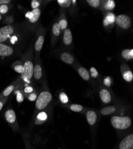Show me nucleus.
Segmentation results:
<instances>
[{"mask_svg": "<svg viewBox=\"0 0 133 149\" xmlns=\"http://www.w3.org/2000/svg\"><path fill=\"white\" fill-rule=\"evenodd\" d=\"M111 121L113 127L117 130H126L131 125V119L128 116H114Z\"/></svg>", "mask_w": 133, "mask_h": 149, "instance_id": "nucleus-1", "label": "nucleus"}, {"mask_svg": "<svg viewBox=\"0 0 133 149\" xmlns=\"http://www.w3.org/2000/svg\"><path fill=\"white\" fill-rule=\"evenodd\" d=\"M52 100V95L48 91L41 92L36 100L35 107L38 110L44 109Z\"/></svg>", "mask_w": 133, "mask_h": 149, "instance_id": "nucleus-2", "label": "nucleus"}, {"mask_svg": "<svg viewBox=\"0 0 133 149\" xmlns=\"http://www.w3.org/2000/svg\"><path fill=\"white\" fill-rule=\"evenodd\" d=\"M23 65V72L21 74V78L25 82H29L32 79L33 74V64L31 60H26Z\"/></svg>", "mask_w": 133, "mask_h": 149, "instance_id": "nucleus-3", "label": "nucleus"}, {"mask_svg": "<svg viewBox=\"0 0 133 149\" xmlns=\"http://www.w3.org/2000/svg\"><path fill=\"white\" fill-rule=\"evenodd\" d=\"M116 23L118 25L124 29H128L131 25L130 17L125 15H120L115 17Z\"/></svg>", "mask_w": 133, "mask_h": 149, "instance_id": "nucleus-4", "label": "nucleus"}, {"mask_svg": "<svg viewBox=\"0 0 133 149\" xmlns=\"http://www.w3.org/2000/svg\"><path fill=\"white\" fill-rule=\"evenodd\" d=\"M13 32L14 28L11 24H7L0 28V43L6 41L8 38H10V36Z\"/></svg>", "mask_w": 133, "mask_h": 149, "instance_id": "nucleus-5", "label": "nucleus"}, {"mask_svg": "<svg viewBox=\"0 0 133 149\" xmlns=\"http://www.w3.org/2000/svg\"><path fill=\"white\" fill-rule=\"evenodd\" d=\"M4 116L6 120L12 128L14 130H16L17 128V123L15 111L13 109H8L6 111Z\"/></svg>", "mask_w": 133, "mask_h": 149, "instance_id": "nucleus-6", "label": "nucleus"}, {"mask_svg": "<svg viewBox=\"0 0 133 149\" xmlns=\"http://www.w3.org/2000/svg\"><path fill=\"white\" fill-rule=\"evenodd\" d=\"M133 147V134L126 136L119 144V149H131Z\"/></svg>", "mask_w": 133, "mask_h": 149, "instance_id": "nucleus-7", "label": "nucleus"}, {"mask_svg": "<svg viewBox=\"0 0 133 149\" xmlns=\"http://www.w3.org/2000/svg\"><path fill=\"white\" fill-rule=\"evenodd\" d=\"M41 15V10L38 8L33 9L31 11H28L26 14V17L28 19L31 23H35L37 22Z\"/></svg>", "mask_w": 133, "mask_h": 149, "instance_id": "nucleus-8", "label": "nucleus"}, {"mask_svg": "<svg viewBox=\"0 0 133 149\" xmlns=\"http://www.w3.org/2000/svg\"><path fill=\"white\" fill-rule=\"evenodd\" d=\"M14 53L13 48L4 44L0 43V57H8L11 56Z\"/></svg>", "mask_w": 133, "mask_h": 149, "instance_id": "nucleus-9", "label": "nucleus"}, {"mask_svg": "<svg viewBox=\"0 0 133 149\" xmlns=\"http://www.w3.org/2000/svg\"><path fill=\"white\" fill-rule=\"evenodd\" d=\"M100 97L104 103L107 104L111 101V95L109 91L106 89H102L100 91Z\"/></svg>", "mask_w": 133, "mask_h": 149, "instance_id": "nucleus-10", "label": "nucleus"}, {"mask_svg": "<svg viewBox=\"0 0 133 149\" xmlns=\"http://www.w3.org/2000/svg\"><path fill=\"white\" fill-rule=\"evenodd\" d=\"M86 117L88 123L91 126L94 125L96 123L97 119V116L96 113L93 110H90L87 111V113L86 114Z\"/></svg>", "mask_w": 133, "mask_h": 149, "instance_id": "nucleus-11", "label": "nucleus"}, {"mask_svg": "<svg viewBox=\"0 0 133 149\" xmlns=\"http://www.w3.org/2000/svg\"><path fill=\"white\" fill-rule=\"evenodd\" d=\"M60 58L68 65H72L74 61V56L68 52L63 53L60 56Z\"/></svg>", "mask_w": 133, "mask_h": 149, "instance_id": "nucleus-12", "label": "nucleus"}, {"mask_svg": "<svg viewBox=\"0 0 133 149\" xmlns=\"http://www.w3.org/2000/svg\"><path fill=\"white\" fill-rule=\"evenodd\" d=\"M72 34L71 32V31L69 29H65L64 32V36H63V42L65 45H69L71 44L72 42Z\"/></svg>", "mask_w": 133, "mask_h": 149, "instance_id": "nucleus-13", "label": "nucleus"}, {"mask_svg": "<svg viewBox=\"0 0 133 149\" xmlns=\"http://www.w3.org/2000/svg\"><path fill=\"white\" fill-rule=\"evenodd\" d=\"M48 116L47 113L45 111H41L40 112L36 118V119L35 120V125H40V124H42L44 122H45V120L47 119Z\"/></svg>", "mask_w": 133, "mask_h": 149, "instance_id": "nucleus-14", "label": "nucleus"}, {"mask_svg": "<svg viewBox=\"0 0 133 149\" xmlns=\"http://www.w3.org/2000/svg\"><path fill=\"white\" fill-rule=\"evenodd\" d=\"M15 88H16V84H11L8 86H7V87L1 93V94H0V99L7 97L8 95L11 94L12 92L15 90Z\"/></svg>", "mask_w": 133, "mask_h": 149, "instance_id": "nucleus-15", "label": "nucleus"}, {"mask_svg": "<svg viewBox=\"0 0 133 149\" xmlns=\"http://www.w3.org/2000/svg\"><path fill=\"white\" fill-rule=\"evenodd\" d=\"M33 76L35 79L40 80L42 76V70L40 65L36 64L33 68Z\"/></svg>", "mask_w": 133, "mask_h": 149, "instance_id": "nucleus-16", "label": "nucleus"}, {"mask_svg": "<svg viewBox=\"0 0 133 149\" xmlns=\"http://www.w3.org/2000/svg\"><path fill=\"white\" fill-rule=\"evenodd\" d=\"M44 42V36L41 35L38 37L37 41L35 42V47H34L35 50L37 52H40L43 47Z\"/></svg>", "mask_w": 133, "mask_h": 149, "instance_id": "nucleus-17", "label": "nucleus"}, {"mask_svg": "<svg viewBox=\"0 0 133 149\" xmlns=\"http://www.w3.org/2000/svg\"><path fill=\"white\" fill-rule=\"evenodd\" d=\"M115 21V16L114 13H109L104 19L103 20V24L104 26H107L109 24L114 23Z\"/></svg>", "mask_w": 133, "mask_h": 149, "instance_id": "nucleus-18", "label": "nucleus"}, {"mask_svg": "<svg viewBox=\"0 0 133 149\" xmlns=\"http://www.w3.org/2000/svg\"><path fill=\"white\" fill-rule=\"evenodd\" d=\"M78 73L81 77L85 81H88L90 79V74L87 70L83 67L80 68L78 69Z\"/></svg>", "mask_w": 133, "mask_h": 149, "instance_id": "nucleus-19", "label": "nucleus"}, {"mask_svg": "<svg viewBox=\"0 0 133 149\" xmlns=\"http://www.w3.org/2000/svg\"><path fill=\"white\" fill-rule=\"evenodd\" d=\"M115 111H116V107L115 106H107V107H104L103 109H102L101 113L103 115L106 116V115H109L114 113Z\"/></svg>", "mask_w": 133, "mask_h": 149, "instance_id": "nucleus-20", "label": "nucleus"}, {"mask_svg": "<svg viewBox=\"0 0 133 149\" xmlns=\"http://www.w3.org/2000/svg\"><path fill=\"white\" fill-rule=\"evenodd\" d=\"M122 56L124 58L127 60H131L133 58V49H125L122 52Z\"/></svg>", "mask_w": 133, "mask_h": 149, "instance_id": "nucleus-21", "label": "nucleus"}, {"mask_svg": "<svg viewBox=\"0 0 133 149\" xmlns=\"http://www.w3.org/2000/svg\"><path fill=\"white\" fill-rule=\"evenodd\" d=\"M13 68L15 71H16L17 73H20V74L23 72V65L21 61H16L15 63H13Z\"/></svg>", "mask_w": 133, "mask_h": 149, "instance_id": "nucleus-22", "label": "nucleus"}, {"mask_svg": "<svg viewBox=\"0 0 133 149\" xmlns=\"http://www.w3.org/2000/svg\"><path fill=\"white\" fill-rule=\"evenodd\" d=\"M123 78L127 82H131L133 79V74L131 70H127L123 73Z\"/></svg>", "mask_w": 133, "mask_h": 149, "instance_id": "nucleus-23", "label": "nucleus"}, {"mask_svg": "<svg viewBox=\"0 0 133 149\" xmlns=\"http://www.w3.org/2000/svg\"><path fill=\"white\" fill-rule=\"evenodd\" d=\"M115 7V3L113 0H108L104 4V8L107 10H112Z\"/></svg>", "mask_w": 133, "mask_h": 149, "instance_id": "nucleus-24", "label": "nucleus"}, {"mask_svg": "<svg viewBox=\"0 0 133 149\" xmlns=\"http://www.w3.org/2000/svg\"><path fill=\"white\" fill-rule=\"evenodd\" d=\"M57 3L62 7L68 8L71 5L72 1L70 0H58Z\"/></svg>", "mask_w": 133, "mask_h": 149, "instance_id": "nucleus-25", "label": "nucleus"}, {"mask_svg": "<svg viewBox=\"0 0 133 149\" xmlns=\"http://www.w3.org/2000/svg\"><path fill=\"white\" fill-rule=\"evenodd\" d=\"M70 109L74 112H80L83 110V107L80 104H74L70 106Z\"/></svg>", "mask_w": 133, "mask_h": 149, "instance_id": "nucleus-26", "label": "nucleus"}, {"mask_svg": "<svg viewBox=\"0 0 133 149\" xmlns=\"http://www.w3.org/2000/svg\"><path fill=\"white\" fill-rule=\"evenodd\" d=\"M60 26L58 25V23H56L53 26V29H52V32L55 35V36H58L60 35Z\"/></svg>", "mask_w": 133, "mask_h": 149, "instance_id": "nucleus-27", "label": "nucleus"}, {"mask_svg": "<svg viewBox=\"0 0 133 149\" xmlns=\"http://www.w3.org/2000/svg\"><path fill=\"white\" fill-rule=\"evenodd\" d=\"M87 2L94 8L98 7L100 4V1L99 0H87Z\"/></svg>", "mask_w": 133, "mask_h": 149, "instance_id": "nucleus-28", "label": "nucleus"}, {"mask_svg": "<svg viewBox=\"0 0 133 149\" xmlns=\"http://www.w3.org/2000/svg\"><path fill=\"white\" fill-rule=\"evenodd\" d=\"M59 97H60V101H61V102L62 103L66 104V103H68L69 98H68L67 95L65 93H60V94L59 95Z\"/></svg>", "mask_w": 133, "mask_h": 149, "instance_id": "nucleus-29", "label": "nucleus"}, {"mask_svg": "<svg viewBox=\"0 0 133 149\" xmlns=\"http://www.w3.org/2000/svg\"><path fill=\"white\" fill-rule=\"evenodd\" d=\"M24 94L22 91H17L16 94V100L18 103H20L24 100Z\"/></svg>", "mask_w": 133, "mask_h": 149, "instance_id": "nucleus-30", "label": "nucleus"}, {"mask_svg": "<svg viewBox=\"0 0 133 149\" xmlns=\"http://www.w3.org/2000/svg\"><path fill=\"white\" fill-rule=\"evenodd\" d=\"M8 11V6L7 4H2L0 6V15H4Z\"/></svg>", "mask_w": 133, "mask_h": 149, "instance_id": "nucleus-31", "label": "nucleus"}, {"mask_svg": "<svg viewBox=\"0 0 133 149\" xmlns=\"http://www.w3.org/2000/svg\"><path fill=\"white\" fill-rule=\"evenodd\" d=\"M58 25L60 26V29H62V30L66 29V28L68 26V22L65 19L61 20L58 23Z\"/></svg>", "mask_w": 133, "mask_h": 149, "instance_id": "nucleus-32", "label": "nucleus"}, {"mask_svg": "<svg viewBox=\"0 0 133 149\" xmlns=\"http://www.w3.org/2000/svg\"><path fill=\"white\" fill-rule=\"evenodd\" d=\"M37 97L38 96H37V93L33 92V93L28 94V95L27 96V98H28V99L29 101L34 102V101H35L36 100H37Z\"/></svg>", "mask_w": 133, "mask_h": 149, "instance_id": "nucleus-33", "label": "nucleus"}, {"mask_svg": "<svg viewBox=\"0 0 133 149\" xmlns=\"http://www.w3.org/2000/svg\"><path fill=\"white\" fill-rule=\"evenodd\" d=\"M90 72H91V75L93 78H96L99 76V73L97 69L93 67L90 68Z\"/></svg>", "mask_w": 133, "mask_h": 149, "instance_id": "nucleus-34", "label": "nucleus"}, {"mask_svg": "<svg viewBox=\"0 0 133 149\" xmlns=\"http://www.w3.org/2000/svg\"><path fill=\"white\" fill-rule=\"evenodd\" d=\"M23 92L26 94H29L33 92V88L31 86H26V87L24 88Z\"/></svg>", "mask_w": 133, "mask_h": 149, "instance_id": "nucleus-35", "label": "nucleus"}, {"mask_svg": "<svg viewBox=\"0 0 133 149\" xmlns=\"http://www.w3.org/2000/svg\"><path fill=\"white\" fill-rule=\"evenodd\" d=\"M40 6V3L38 1H37V0H32L31 1V6L33 9L35 8H38Z\"/></svg>", "mask_w": 133, "mask_h": 149, "instance_id": "nucleus-36", "label": "nucleus"}, {"mask_svg": "<svg viewBox=\"0 0 133 149\" xmlns=\"http://www.w3.org/2000/svg\"><path fill=\"white\" fill-rule=\"evenodd\" d=\"M103 83L104 84V85H106V86H110L111 85V78L110 77H106L104 78Z\"/></svg>", "mask_w": 133, "mask_h": 149, "instance_id": "nucleus-37", "label": "nucleus"}, {"mask_svg": "<svg viewBox=\"0 0 133 149\" xmlns=\"http://www.w3.org/2000/svg\"><path fill=\"white\" fill-rule=\"evenodd\" d=\"M7 99V97L0 99V111H1V109H3V107L4 105V104H5L6 102Z\"/></svg>", "mask_w": 133, "mask_h": 149, "instance_id": "nucleus-38", "label": "nucleus"}, {"mask_svg": "<svg viewBox=\"0 0 133 149\" xmlns=\"http://www.w3.org/2000/svg\"><path fill=\"white\" fill-rule=\"evenodd\" d=\"M17 36H13L11 37V38H10V41H11V44H15L17 42Z\"/></svg>", "mask_w": 133, "mask_h": 149, "instance_id": "nucleus-39", "label": "nucleus"}, {"mask_svg": "<svg viewBox=\"0 0 133 149\" xmlns=\"http://www.w3.org/2000/svg\"><path fill=\"white\" fill-rule=\"evenodd\" d=\"M10 2H11L10 0H0V6L2 4H7Z\"/></svg>", "mask_w": 133, "mask_h": 149, "instance_id": "nucleus-40", "label": "nucleus"}, {"mask_svg": "<svg viewBox=\"0 0 133 149\" xmlns=\"http://www.w3.org/2000/svg\"><path fill=\"white\" fill-rule=\"evenodd\" d=\"M1 19H2V16H1V15H0V21H1Z\"/></svg>", "mask_w": 133, "mask_h": 149, "instance_id": "nucleus-41", "label": "nucleus"}, {"mask_svg": "<svg viewBox=\"0 0 133 149\" xmlns=\"http://www.w3.org/2000/svg\"><path fill=\"white\" fill-rule=\"evenodd\" d=\"M75 2H76V1H73V3H75Z\"/></svg>", "mask_w": 133, "mask_h": 149, "instance_id": "nucleus-42", "label": "nucleus"}, {"mask_svg": "<svg viewBox=\"0 0 133 149\" xmlns=\"http://www.w3.org/2000/svg\"><path fill=\"white\" fill-rule=\"evenodd\" d=\"M27 149H29V147L28 146V147H27Z\"/></svg>", "mask_w": 133, "mask_h": 149, "instance_id": "nucleus-43", "label": "nucleus"}, {"mask_svg": "<svg viewBox=\"0 0 133 149\" xmlns=\"http://www.w3.org/2000/svg\"><path fill=\"white\" fill-rule=\"evenodd\" d=\"M131 149H133V148H131Z\"/></svg>", "mask_w": 133, "mask_h": 149, "instance_id": "nucleus-44", "label": "nucleus"}]
</instances>
